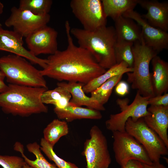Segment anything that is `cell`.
I'll use <instances>...</instances> for the list:
<instances>
[{"instance_id": "1", "label": "cell", "mask_w": 168, "mask_h": 168, "mask_svg": "<svg viewBox=\"0 0 168 168\" xmlns=\"http://www.w3.org/2000/svg\"><path fill=\"white\" fill-rule=\"evenodd\" d=\"M68 45L63 50H58L47 58L45 67L41 74L59 82L67 81L86 84L103 74L101 67L87 50L74 44L70 33L69 21L65 24Z\"/></svg>"}, {"instance_id": "2", "label": "cell", "mask_w": 168, "mask_h": 168, "mask_svg": "<svg viewBox=\"0 0 168 168\" xmlns=\"http://www.w3.org/2000/svg\"><path fill=\"white\" fill-rule=\"evenodd\" d=\"M71 35L79 46L87 50L102 68L108 69L116 64L115 47L117 38L113 26H104L93 30L71 28Z\"/></svg>"}, {"instance_id": "3", "label": "cell", "mask_w": 168, "mask_h": 168, "mask_svg": "<svg viewBox=\"0 0 168 168\" xmlns=\"http://www.w3.org/2000/svg\"><path fill=\"white\" fill-rule=\"evenodd\" d=\"M0 93V107L5 113L22 117L48 112L41 96L48 88L11 84Z\"/></svg>"}, {"instance_id": "4", "label": "cell", "mask_w": 168, "mask_h": 168, "mask_svg": "<svg viewBox=\"0 0 168 168\" xmlns=\"http://www.w3.org/2000/svg\"><path fill=\"white\" fill-rule=\"evenodd\" d=\"M132 51L133 57V71L126 73L127 81L133 89L141 96L150 97L155 96L149 65L152 59L158 54L146 45L144 40L134 43Z\"/></svg>"}, {"instance_id": "5", "label": "cell", "mask_w": 168, "mask_h": 168, "mask_svg": "<svg viewBox=\"0 0 168 168\" xmlns=\"http://www.w3.org/2000/svg\"><path fill=\"white\" fill-rule=\"evenodd\" d=\"M0 71L9 84L48 88L40 70L22 57L11 54L0 57Z\"/></svg>"}, {"instance_id": "6", "label": "cell", "mask_w": 168, "mask_h": 168, "mask_svg": "<svg viewBox=\"0 0 168 168\" xmlns=\"http://www.w3.org/2000/svg\"><path fill=\"white\" fill-rule=\"evenodd\" d=\"M125 130L142 145L152 162H160L162 156L168 155V148L157 134L147 125L143 118L136 121L129 118Z\"/></svg>"}, {"instance_id": "7", "label": "cell", "mask_w": 168, "mask_h": 168, "mask_svg": "<svg viewBox=\"0 0 168 168\" xmlns=\"http://www.w3.org/2000/svg\"><path fill=\"white\" fill-rule=\"evenodd\" d=\"M112 133L115 158L121 168H124L130 160H137L147 165L152 164L144 148L133 136L126 131Z\"/></svg>"}, {"instance_id": "8", "label": "cell", "mask_w": 168, "mask_h": 168, "mask_svg": "<svg viewBox=\"0 0 168 168\" xmlns=\"http://www.w3.org/2000/svg\"><path fill=\"white\" fill-rule=\"evenodd\" d=\"M90 138L84 143L83 154L87 168H109L111 160L107 139L97 126H92Z\"/></svg>"}, {"instance_id": "9", "label": "cell", "mask_w": 168, "mask_h": 168, "mask_svg": "<svg viewBox=\"0 0 168 168\" xmlns=\"http://www.w3.org/2000/svg\"><path fill=\"white\" fill-rule=\"evenodd\" d=\"M72 11L83 27L93 30L106 26L107 17L104 12L101 0H72Z\"/></svg>"}, {"instance_id": "10", "label": "cell", "mask_w": 168, "mask_h": 168, "mask_svg": "<svg viewBox=\"0 0 168 168\" xmlns=\"http://www.w3.org/2000/svg\"><path fill=\"white\" fill-rule=\"evenodd\" d=\"M9 17L5 25L7 27H12L13 30L26 37L38 29L47 25L50 16L49 14L37 15L30 12L14 6L11 10Z\"/></svg>"}, {"instance_id": "11", "label": "cell", "mask_w": 168, "mask_h": 168, "mask_svg": "<svg viewBox=\"0 0 168 168\" xmlns=\"http://www.w3.org/2000/svg\"><path fill=\"white\" fill-rule=\"evenodd\" d=\"M149 97H144L137 91L132 102L118 113L111 114L105 123L107 129L112 132L125 131L127 120L131 118L134 121L150 114L147 110Z\"/></svg>"}, {"instance_id": "12", "label": "cell", "mask_w": 168, "mask_h": 168, "mask_svg": "<svg viewBox=\"0 0 168 168\" xmlns=\"http://www.w3.org/2000/svg\"><path fill=\"white\" fill-rule=\"evenodd\" d=\"M58 35L56 30L46 25L28 35L25 41L29 50L34 56L51 55L58 50Z\"/></svg>"}, {"instance_id": "13", "label": "cell", "mask_w": 168, "mask_h": 168, "mask_svg": "<svg viewBox=\"0 0 168 168\" xmlns=\"http://www.w3.org/2000/svg\"><path fill=\"white\" fill-rule=\"evenodd\" d=\"M123 16L131 18L140 26L145 44L158 53L168 48L167 32L150 24L139 13L133 10L125 13Z\"/></svg>"}, {"instance_id": "14", "label": "cell", "mask_w": 168, "mask_h": 168, "mask_svg": "<svg viewBox=\"0 0 168 168\" xmlns=\"http://www.w3.org/2000/svg\"><path fill=\"white\" fill-rule=\"evenodd\" d=\"M23 38L14 30L4 29L0 24V50L22 57L32 64H37L43 69L44 68L47 62V58H41L33 55L24 47Z\"/></svg>"}, {"instance_id": "15", "label": "cell", "mask_w": 168, "mask_h": 168, "mask_svg": "<svg viewBox=\"0 0 168 168\" xmlns=\"http://www.w3.org/2000/svg\"><path fill=\"white\" fill-rule=\"evenodd\" d=\"M138 4L147 13L142 17L151 25L167 32L168 30V3L155 0H138Z\"/></svg>"}, {"instance_id": "16", "label": "cell", "mask_w": 168, "mask_h": 168, "mask_svg": "<svg viewBox=\"0 0 168 168\" xmlns=\"http://www.w3.org/2000/svg\"><path fill=\"white\" fill-rule=\"evenodd\" d=\"M150 114L143 118L147 125L154 131L168 148V106L150 105Z\"/></svg>"}, {"instance_id": "17", "label": "cell", "mask_w": 168, "mask_h": 168, "mask_svg": "<svg viewBox=\"0 0 168 168\" xmlns=\"http://www.w3.org/2000/svg\"><path fill=\"white\" fill-rule=\"evenodd\" d=\"M114 21L117 40L134 44L144 40L140 26L133 20L122 16Z\"/></svg>"}, {"instance_id": "18", "label": "cell", "mask_w": 168, "mask_h": 168, "mask_svg": "<svg viewBox=\"0 0 168 168\" xmlns=\"http://www.w3.org/2000/svg\"><path fill=\"white\" fill-rule=\"evenodd\" d=\"M57 85L64 88L70 93L71 98L69 103L71 104L79 106L84 105L100 111L105 110L104 106L86 95L82 89L84 84L75 82H58Z\"/></svg>"}, {"instance_id": "19", "label": "cell", "mask_w": 168, "mask_h": 168, "mask_svg": "<svg viewBox=\"0 0 168 168\" xmlns=\"http://www.w3.org/2000/svg\"><path fill=\"white\" fill-rule=\"evenodd\" d=\"M54 110L58 119L64 120L67 122L82 119L99 120L102 117L99 111L74 105L70 103L64 109L54 108Z\"/></svg>"}, {"instance_id": "20", "label": "cell", "mask_w": 168, "mask_h": 168, "mask_svg": "<svg viewBox=\"0 0 168 168\" xmlns=\"http://www.w3.org/2000/svg\"><path fill=\"white\" fill-rule=\"evenodd\" d=\"M152 81L155 96L167 93L168 90V63L157 55L152 59Z\"/></svg>"}, {"instance_id": "21", "label": "cell", "mask_w": 168, "mask_h": 168, "mask_svg": "<svg viewBox=\"0 0 168 168\" xmlns=\"http://www.w3.org/2000/svg\"><path fill=\"white\" fill-rule=\"evenodd\" d=\"M26 148L35 156V160H31L25 155L23 146L20 143L17 142L14 146V149L20 152L25 161L30 166L34 168H58L54 164L50 163L45 159L41 152L40 145L37 142L28 144Z\"/></svg>"}, {"instance_id": "22", "label": "cell", "mask_w": 168, "mask_h": 168, "mask_svg": "<svg viewBox=\"0 0 168 168\" xmlns=\"http://www.w3.org/2000/svg\"><path fill=\"white\" fill-rule=\"evenodd\" d=\"M133 71V68H129L124 62L116 63L106 70L103 74L85 84L82 87L83 90L85 93H91L111 77L119 74L131 72Z\"/></svg>"}, {"instance_id": "23", "label": "cell", "mask_w": 168, "mask_h": 168, "mask_svg": "<svg viewBox=\"0 0 168 168\" xmlns=\"http://www.w3.org/2000/svg\"><path fill=\"white\" fill-rule=\"evenodd\" d=\"M103 10L107 18L114 20L126 12L133 10L138 4V0H102Z\"/></svg>"}, {"instance_id": "24", "label": "cell", "mask_w": 168, "mask_h": 168, "mask_svg": "<svg viewBox=\"0 0 168 168\" xmlns=\"http://www.w3.org/2000/svg\"><path fill=\"white\" fill-rule=\"evenodd\" d=\"M71 98L70 93L64 88L57 86L51 90L44 92L41 96L42 102L45 104H52L54 108L63 109L69 104Z\"/></svg>"}, {"instance_id": "25", "label": "cell", "mask_w": 168, "mask_h": 168, "mask_svg": "<svg viewBox=\"0 0 168 168\" xmlns=\"http://www.w3.org/2000/svg\"><path fill=\"white\" fill-rule=\"evenodd\" d=\"M69 128L67 122L55 119L44 129L43 138L53 148L61 138L67 135Z\"/></svg>"}, {"instance_id": "26", "label": "cell", "mask_w": 168, "mask_h": 168, "mask_svg": "<svg viewBox=\"0 0 168 168\" xmlns=\"http://www.w3.org/2000/svg\"><path fill=\"white\" fill-rule=\"evenodd\" d=\"M123 75L119 74L109 79L91 92L90 97L100 105L104 106L108 101L114 87L121 81Z\"/></svg>"}, {"instance_id": "27", "label": "cell", "mask_w": 168, "mask_h": 168, "mask_svg": "<svg viewBox=\"0 0 168 168\" xmlns=\"http://www.w3.org/2000/svg\"><path fill=\"white\" fill-rule=\"evenodd\" d=\"M51 0H21L19 8L37 15L49 14L52 5Z\"/></svg>"}, {"instance_id": "28", "label": "cell", "mask_w": 168, "mask_h": 168, "mask_svg": "<svg viewBox=\"0 0 168 168\" xmlns=\"http://www.w3.org/2000/svg\"><path fill=\"white\" fill-rule=\"evenodd\" d=\"M133 44L117 40L115 47V54L116 63H125L129 68H133V57L132 51Z\"/></svg>"}, {"instance_id": "29", "label": "cell", "mask_w": 168, "mask_h": 168, "mask_svg": "<svg viewBox=\"0 0 168 168\" xmlns=\"http://www.w3.org/2000/svg\"><path fill=\"white\" fill-rule=\"evenodd\" d=\"M40 147L47 157L53 161L58 168H79L75 164L66 161L58 156L52 147L44 139L41 138Z\"/></svg>"}, {"instance_id": "30", "label": "cell", "mask_w": 168, "mask_h": 168, "mask_svg": "<svg viewBox=\"0 0 168 168\" xmlns=\"http://www.w3.org/2000/svg\"><path fill=\"white\" fill-rule=\"evenodd\" d=\"M25 162L22 157L0 155V165L3 168H21Z\"/></svg>"}, {"instance_id": "31", "label": "cell", "mask_w": 168, "mask_h": 168, "mask_svg": "<svg viewBox=\"0 0 168 168\" xmlns=\"http://www.w3.org/2000/svg\"><path fill=\"white\" fill-rule=\"evenodd\" d=\"M148 102L150 105L168 106V94L166 93L150 97Z\"/></svg>"}, {"instance_id": "32", "label": "cell", "mask_w": 168, "mask_h": 168, "mask_svg": "<svg viewBox=\"0 0 168 168\" xmlns=\"http://www.w3.org/2000/svg\"><path fill=\"white\" fill-rule=\"evenodd\" d=\"M115 91L118 95L123 96L129 92V86L127 82L124 81H120L116 85Z\"/></svg>"}, {"instance_id": "33", "label": "cell", "mask_w": 168, "mask_h": 168, "mask_svg": "<svg viewBox=\"0 0 168 168\" xmlns=\"http://www.w3.org/2000/svg\"><path fill=\"white\" fill-rule=\"evenodd\" d=\"M124 168H145L143 164L136 160H130L126 163Z\"/></svg>"}, {"instance_id": "34", "label": "cell", "mask_w": 168, "mask_h": 168, "mask_svg": "<svg viewBox=\"0 0 168 168\" xmlns=\"http://www.w3.org/2000/svg\"><path fill=\"white\" fill-rule=\"evenodd\" d=\"M143 165L145 168H167L163 165L160 163V162H152L151 165L144 164Z\"/></svg>"}, {"instance_id": "35", "label": "cell", "mask_w": 168, "mask_h": 168, "mask_svg": "<svg viewBox=\"0 0 168 168\" xmlns=\"http://www.w3.org/2000/svg\"><path fill=\"white\" fill-rule=\"evenodd\" d=\"M5 77H0V93H2L5 91L8 87L4 82V79Z\"/></svg>"}, {"instance_id": "36", "label": "cell", "mask_w": 168, "mask_h": 168, "mask_svg": "<svg viewBox=\"0 0 168 168\" xmlns=\"http://www.w3.org/2000/svg\"><path fill=\"white\" fill-rule=\"evenodd\" d=\"M4 8L3 4L0 1V15L3 12Z\"/></svg>"}, {"instance_id": "37", "label": "cell", "mask_w": 168, "mask_h": 168, "mask_svg": "<svg viewBox=\"0 0 168 168\" xmlns=\"http://www.w3.org/2000/svg\"><path fill=\"white\" fill-rule=\"evenodd\" d=\"M21 168H34L28 165L25 162Z\"/></svg>"}, {"instance_id": "38", "label": "cell", "mask_w": 168, "mask_h": 168, "mask_svg": "<svg viewBox=\"0 0 168 168\" xmlns=\"http://www.w3.org/2000/svg\"><path fill=\"white\" fill-rule=\"evenodd\" d=\"M0 77H5L4 75L0 71Z\"/></svg>"}]
</instances>
